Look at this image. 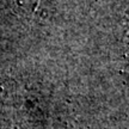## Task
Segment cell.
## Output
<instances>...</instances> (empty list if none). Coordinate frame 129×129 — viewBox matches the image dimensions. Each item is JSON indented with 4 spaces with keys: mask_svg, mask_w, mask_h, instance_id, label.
<instances>
[{
    "mask_svg": "<svg viewBox=\"0 0 129 129\" xmlns=\"http://www.w3.org/2000/svg\"><path fill=\"white\" fill-rule=\"evenodd\" d=\"M19 4L40 18L49 17L54 10V0H19Z\"/></svg>",
    "mask_w": 129,
    "mask_h": 129,
    "instance_id": "6da1fadb",
    "label": "cell"
}]
</instances>
